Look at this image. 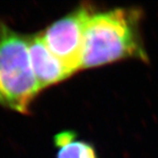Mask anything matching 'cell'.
<instances>
[{
  "instance_id": "5",
  "label": "cell",
  "mask_w": 158,
  "mask_h": 158,
  "mask_svg": "<svg viewBox=\"0 0 158 158\" xmlns=\"http://www.w3.org/2000/svg\"><path fill=\"white\" fill-rule=\"evenodd\" d=\"M74 131H65L54 136L58 148L56 158H98L94 147L88 142L77 140Z\"/></svg>"
},
{
  "instance_id": "1",
  "label": "cell",
  "mask_w": 158,
  "mask_h": 158,
  "mask_svg": "<svg viewBox=\"0 0 158 158\" xmlns=\"http://www.w3.org/2000/svg\"><path fill=\"white\" fill-rule=\"evenodd\" d=\"M143 17L144 10L137 7L96 10L87 23L81 70L130 59L149 63Z\"/></svg>"
},
{
  "instance_id": "3",
  "label": "cell",
  "mask_w": 158,
  "mask_h": 158,
  "mask_svg": "<svg viewBox=\"0 0 158 158\" xmlns=\"http://www.w3.org/2000/svg\"><path fill=\"white\" fill-rule=\"evenodd\" d=\"M95 10L91 3H82L40 32L48 49L72 75L81 70L85 31Z\"/></svg>"
},
{
  "instance_id": "2",
  "label": "cell",
  "mask_w": 158,
  "mask_h": 158,
  "mask_svg": "<svg viewBox=\"0 0 158 158\" xmlns=\"http://www.w3.org/2000/svg\"><path fill=\"white\" fill-rule=\"evenodd\" d=\"M40 92L30 62L28 36L0 20V106L28 114Z\"/></svg>"
},
{
  "instance_id": "4",
  "label": "cell",
  "mask_w": 158,
  "mask_h": 158,
  "mask_svg": "<svg viewBox=\"0 0 158 158\" xmlns=\"http://www.w3.org/2000/svg\"><path fill=\"white\" fill-rule=\"evenodd\" d=\"M28 51L31 69L41 91L72 76L48 49L40 32L28 35Z\"/></svg>"
}]
</instances>
